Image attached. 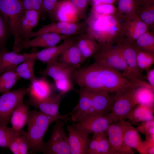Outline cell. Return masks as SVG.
Masks as SVG:
<instances>
[{
    "instance_id": "2e32d148",
    "label": "cell",
    "mask_w": 154,
    "mask_h": 154,
    "mask_svg": "<svg viewBox=\"0 0 154 154\" xmlns=\"http://www.w3.org/2000/svg\"><path fill=\"white\" fill-rule=\"evenodd\" d=\"M34 52L19 54L13 51L0 50V75L8 71L14 70L20 64L33 56Z\"/></svg>"
},
{
    "instance_id": "bcb514c9",
    "label": "cell",
    "mask_w": 154,
    "mask_h": 154,
    "mask_svg": "<svg viewBox=\"0 0 154 154\" xmlns=\"http://www.w3.org/2000/svg\"><path fill=\"white\" fill-rule=\"evenodd\" d=\"M99 133H94L89 143L88 154H97L98 143Z\"/></svg>"
},
{
    "instance_id": "30bf717a",
    "label": "cell",
    "mask_w": 154,
    "mask_h": 154,
    "mask_svg": "<svg viewBox=\"0 0 154 154\" xmlns=\"http://www.w3.org/2000/svg\"><path fill=\"white\" fill-rule=\"evenodd\" d=\"M134 89L126 92L116 93L115 97L112 99L110 107L112 112L110 113L114 122L126 118L137 105L133 96Z\"/></svg>"
},
{
    "instance_id": "277c9868",
    "label": "cell",
    "mask_w": 154,
    "mask_h": 154,
    "mask_svg": "<svg viewBox=\"0 0 154 154\" xmlns=\"http://www.w3.org/2000/svg\"><path fill=\"white\" fill-rule=\"evenodd\" d=\"M99 64L102 84L106 91L109 93H118L129 91L138 87L125 77L119 71Z\"/></svg>"
},
{
    "instance_id": "f6af8a7d",
    "label": "cell",
    "mask_w": 154,
    "mask_h": 154,
    "mask_svg": "<svg viewBox=\"0 0 154 154\" xmlns=\"http://www.w3.org/2000/svg\"><path fill=\"white\" fill-rule=\"evenodd\" d=\"M17 140L19 146V154L27 153L29 147L27 136V132L22 130L18 136Z\"/></svg>"
},
{
    "instance_id": "4316f807",
    "label": "cell",
    "mask_w": 154,
    "mask_h": 154,
    "mask_svg": "<svg viewBox=\"0 0 154 154\" xmlns=\"http://www.w3.org/2000/svg\"><path fill=\"white\" fill-rule=\"evenodd\" d=\"M154 91L149 86H141L135 88L133 96L137 105L141 104L154 109Z\"/></svg>"
},
{
    "instance_id": "8fae6325",
    "label": "cell",
    "mask_w": 154,
    "mask_h": 154,
    "mask_svg": "<svg viewBox=\"0 0 154 154\" xmlns=\"http://www.w3.org/2000/svg\"><path fill=\"white\" fill-rule=\"evenodd\" d=\"M64 95L59 93L40 101H34L27 100V104L39 109L44 114L56 119L66 121L70 119L68 117L69 113L62 115L59 112V108Z\"/></svg>"
},
{
    "instance_id": "1f68e13d",
    "label": "cell",
    "mask_w": 154,
    "mask_h": 154,
    "mask_svg": "<svg viewBox=\"0 0 154 154\" xmlns=\"http://www.w3.org/2000/svg\"><path fill=\"white\" fill-rule=\"evenodd\" d=\"M137 59L139 69L142 71L143 70L146 71L150 68L154 63L153 52L137 48Z\"/></svg>"
},
{
    "instance_id": "8992f818",
    "label": "cell",
    "mask_w": 154,
    "mask_h": 154,
    "mask_svg": "<svg viewBox=\"0 0 154 154\" xmlns=\"http://www.w3.org/2000/svg\"><path fill=\"white\" fill-rule=\"evenodd\" d=\"M24 11L22 0H0V13L6 19L11 28L14 37L13 50L15 52L21 39L18 33L17 25L19 19Z\"/></svg>"
},
{
    "instance_id": "ba28073f",
    "label": "cell",
    "mask_w": 154,
    "mask_h": 154,
    "mask_svg": "<svg viewBox=\"0 0 154 154\" xmlns=\"http://www.w3.org/2000/svg\"><path fill=\"white\" fill-rule=\"evenodd\" d=\"M28 91V87L19 88L3 93L0 96V126H7L13 111L23 100Z\"/></svg>"
},
{
    "instance_id": "f35d334b",
    "label": "cell",
    "mask_w": 154,
    "mask_h": 154,
    "mask_svg": "<svg viewBox=\"0 0 154 154\" xmlns=\"http://www.w3.org/2000/svg\"><path fill=\"white\" fill-rule=\"evenodd\" d=\"M147 27L143 21H134L129 28L131 37L133 40H136L139 37L146 32Z\"/></svg>"
},
{
    "instance_id": "60d3db41",
    "label": "cell",
    "mask_w": 154,
    "mask_h": 154,
    "mask_svg": "<svg viewBox=\"0 0 154 154\" xmlns=\"http://www.w3.org/2000/svg\"><path fill=\"white\" fill-rule=\"evenodd\" d=\"M72 78H68L54 81V85L59 93L64 95L74 90Z\"/></svg>"
},
{
    "instance_id": "5b68a950",
    "label": "cell",
    "mask_w": 154,
    "mask_h": 154,
    "mask_svg": "<svg viewBox=\"0 0 154 154\" xmlns=\"http://www.w3.org/2000/svg\"><path fill=\"white\" fill-rule=\"evenodd\" d=\"M48 141L44 142L42 152L45 154H70L68 137L64 126L66 121H56Z\"/></svg>"
},
{
    "instance_id": "ee69618b",
    "label": "cell",
    "mask_w": 154,
    "mask_h": 154,
    "mask_svg": "<svg viewBox=\"0 0 154 154\" xmlns=\"http://www.w3.org/2000/svg\"><path fill=\"white\" fill-rule=\"evenodd\" d=\"M118 8L121 11L129 13L132 12L138 4L135 0H118Z\"/></svg>"
},
{
    "instance_id": "ab89813d",
    "label": "cell",
    "mask_w": 154,
    "mask_h": 154,
    "mask_svg": "<svg viewBox=\"0 0 154 154\" xmlns=\"http://www.w3.org/2000/svg\"><path fill=\"white\" fill-rule=\"evenodd\" d=\"M97 154H114L105 133H99Z\"/></svg>"
},
{
    "instance_id": "d4e9b609",
    "label": "cell",
    "mask_w": 154,
    "mask_h": 154,
    "mask_svg": "<svg viewBox=\"0 0 154 154\" xmlns=\"http://www.w3.org/2000/svg\"><path fill=\"white\" fill-rule=\"evenodd\" d=\"M57 60L76 69L84 63L81 53L75 42H74L60 54Z\"/></svg>"
},
{
    "instance_id": "681fc988",
    "label": "cell",
    "mask_w": 154,
    "mask_h": 154,
    "mask_svg": "<svg viewBox=\"0 0 154 154\" xmlns=\"http://www.w3.org/2000/svg\"><path fill=\"white\" fill-rule=\"evenodd\" d=\"M19 135L11 141L7 148L12 153L14 154H19V146L17 138Z\"/></svg>"
},
{
    "instance_id": "44dd1931",
    "label": "cell",
    "mask_w": 154,
    "mask_h": 154,
    "mask_svg": "<svg viewBox=\"0 0 154 154\" xmlns=\"http://www.w3.org/2000/svg\"><path fill=\"white\" fill-rule=\"evenodd\" d=\"M89 91L91 95L92 106L88 115L107 113L110 109L112 101L109 93L106 91Z\"/></svg>"
},
{
    "instance_id": "9a60e30c",
    "label": "cell",
    "mask_w": 154,
    "mask_h": 154,
    "mask_svg": "<svg viewBox=\"0 0 154 154\" xmlns=\"http://www.w3.org/2000/svg\"><path fill=\"white\" fill-rule=\"evenodd\" d=\"M68 139L70 154H88V149L90 140L88 136L68 125Z\"/></svg>"
},
{
    "instance_id": "cb8c5ba5",
    "label": "cell",
    "mask_w": 154,
    "mask_h": 154,
    "mask_svg": "<svg viewBox=\"0 0 154 154\" xmlns=\"http://www.w3.org/2000/svg\"><path fill=\"white\" fill-rule=\"evenodd\" d=\"M125 60L132 74L138 79L145 81V77L142 71L139 68L137 62V48L130 45H125L119 47Z\"/></svg>"
},
{
    "instance_id": "11a10c76",
    "label": "cell",
    "mask_w": 154,
    "mask_h": 154,
    "mask_svg": "<svg viewBox=\"0 0 154 154\" xmlns=\"http://www.w3.org/2000/svg\"><path fill=\"white\" fill-rule=\"evenodd\" d=\"M113 2V3L117 1H118V0H112Z\"/></svg>"
},
{
    "instance_id": "836d02e7",
    "label": "cell",
    "mask_w": 154,
    "mask_h": 154,
    "mask_svg": "<svg viewBox=\"0 0 154 154\" xmlns=\"http://www.w3.org/2000/svg\"><path fill=\"white\" fill-rule=\"evenodd\" d=\"M21 131H17L7 126H0V147L7 148L10 142Z\"/></svg>"
},
{
    "instance_id": "f5cc1de1",
    "label": "cell",
    "mask_w": 154,
    "mask_h": 154,
    "mask_svg": "<svg viewBox=\"0 0 154 154\" xmlns=\"http://www.w3.org/2000/svg\"><path fill=\"white\" fill-rule=\"evenodd\" d=\"M137 4L142 5H149L153 3L154 0H135Z\"/></svg>"
},
{
    "instance_id": "f1b7e54d",
    "label": "cell",
    "mask_w": 154,
    "mask_h": 154,
    "mask_svg": "<svg viewBox=\"0 0 154 154\" xmlns=\"http://www.w3.org/2000/svg\"><path fill=\"white\" fill-rule=\"evenodd\" d=\"M36 59L33 56L26 60L19 65L15 69L17 75L21 78L31 82L36 78L34 74Z\"/></svg>"
},
{
    "instance_id": "ac0fdd59",
    "label": "cell",
    "mask_w": 154,
    "mask_h": 154,
    "mask_svg": "<svg viewBox=\"0 0 154 154\" xmlns=\"http://www.w3.org/2000/svg\"><path fill=\"white\" fill-rule=\"evenodd\" d=\"M75 39L72 36L63 40L61 44L46 48L39 51L34 52L36 60H38L46 64L57 60L59 56L74 41Z\"/></svg>"
},
{
    "instance_id": "ffe728a7",
    "label": "cell",
    "mask_w": 154,
    "mask_h": 154,
    "mask_svg": "<svg viewBox=\"0 0 154 154\" xmlns=\"http://www.w3.org/2000/svg\"><path fill=\"white\" fill-rule=\"evenodd\" d=\"M78 103L72 111L69 113L71 119L74 122H78L89 114L92 106L90 92L87 90L80 88L78 91Z\"/></svg>"
},
{
    "instance_id": "7a4b0ae2",
    "label": "cell",
    "mask_w": 154,
    "mask_h": 154,
    "mask_svg": "<svg viewBox=\"0 0 154 154\" xmlns=\"http://www.w3.org/2000/svg\"><path fill=\"white\" fill-rule=\"evenodd\" d=\"M86 32L101 46H108L112 38L116 33L119 24L116 19L111 15L98 17L90 16L86 19Z\"/></svg>"
},
{
    "instance_id": "f546056e",
    "label": "cell",
    "mask_w": 154,
    "mask_h": 154,
    "mask_svg": "<svg viewBox=\"0 0 154 154\" xmlns=\"http://www.w3.org/2000/svg\"><path fill=\"white\" fill-rule=\"evenodd\" d=\"M21 78L15 70L8 71L0 75V93L10 91L16 83Z\"/></svg>"
},
{
    "instance_id": "d6986e66",
    "label": "cell",
    "mask_w": 154,
    "mask_h": 154,
    "mask_svg": "<svg viewBox=\"0 0 154 154\" xmlns=\"http://www.w3.org/2000/svg\"><path fill=\"white\" fill-rule=\"evenodd\" d=\"M121 123L123 130L124 140L127 147L134 148L141 154H146L144 141L141 139L138 131L129 122L121 119Z\"/></svg>"
},
{
    "instance_id": "603a6c76",
    "label": "cell",
    "mask_w": 154,
    "mask_h": 154,
    "mask_svg": "<svg viewBox=\"0 0 154 154\" xmlns=\"http://www.w3.org/2000/svg\"><path fill=\"white\" fill-rule=\"evenodd\" d=\"M76 45L82 55L84 62L100 49V44L86 32L79 35L75 39Z\"/></svg>"
},
{
    "instance_id": "4dcf8cb0",
    "label": "cell",
    "mask_w": 154,
    "mask_h": 154,
    "mask_svg": "<svg viewBox=\"0 0 154 154\" xmlns=\"http://www.w3.org/2000/svg\"><path fill=\"white\" fill-rule=\"evenodd\" d=\"M39 19L29 20L23 13L19 19L17 25L18 31L21 39L26 40L28 36L33 31L32 29L37 25Z\"/></svg>"
},
{
    "instance_id": "e575fe53",
    "label": "cell",
    "mask_w": 154,
    "mask_h": 154,
    "mask_svg": "<svg viewBox=\"0 0 154 154\" xmlns=\"http://www.w3.org/2000/svg\"><path fill=\"white\" fill-rule=\"evenodd\" d=\"M136 44L139 49L153 52L154 37L150 34L145 32L136 40Z\"/></svg>"
},
{
    "instance_id": "5bb4252c",
    "label": "cell",
    "mask_w": 154,
    "mask_h": 154,
    "mask_svg": "<svg viewBox=\"0 0 154 154\" xmlns=\"http://www.w3.org/2000/svg\"><path fill=\"white\" fill-rule=\"evenodd\" d=\"M28 87L29 98L28 100L40 101L44 100L54 94L56 89L46 77L36 78L31 82Z\"/></svg>"
},
{
    "instance_id": "52a82bcc",
    "label": "cell",
    "mask_w": 154,
    "mask_h": 154,
    "mask_svg": "<svg viewBox=\"0 0 154 154\" xmlns=\"http://www.w3.org/2000/svg\"><path fill=\"white\" fill-rule=\"evenodd\" d=\"M114 120L111 114L89 115L72 126L88 136L91 133L106 132Z\"/></svg>"
},
{
    "instance_id": "9c48e42d",
    "label": "cell",
    "mask_w": 154,
    "mask_h": 154,
    "mask_svg": "<svg viewBox=\"0 0 154 154\" xmlns=\"http://www.w3.org/2000/svg\"><path fill=\"white\" fill-rule=\"evenodd\" d=\"M87 26L86 20L75 23L64 22H53L43 25L37 31H32L27 36V40L33 37L45 33H55L63 35L72 36L80 35L86 32Z\"/></svg>"
},
{
    "instance_id": "d590c367",
    "label": "cell",
    "mask_w": 154,
    "mask_h": 154,
    "mask_svg": "<svg viewBox=\"0 0 154 154\" xmlns=\"http://www.w3.org/2000/svg\"><path fill=\"white\" fill-rule=\"evenodd\" d=\"M116 10V8L112 3H104L93 5L90 16L98 17L111 15Z\"/></svg>"
},
{
    "instance_id": "484cf974",
    "label": "cell",
    "mask_w": 154,
    "mask_h": 154,
    "mask_svg": "<svg viewBox=\"0 0 154 154\" xmlns=\"http://www.w3.org/2000/svg\"><path fill=\"white\" fill-rule=\"evenodd\" d=\"M29 111L28 107L25 104L23 100L21 102L13 111L10 118L12 127L17 131L22 130L27 124Z\"/></svg>"
},
{
    "instance_id": "3957f363",
    "label": "cell",
    "mask_w": 154,
    "mask_h": 154,
    "mask_svg": "<svg viewBox=\"0 0 154 154\" xmlns=\"http://www.w3.org/2000/svg\"><path fill=\"white\" fill-rule=\"evenodd\" d=\"M93 56L95 62L123 71V75L129 80L132 82L136 79L128 66L119 47L112 48L109 46H101Z\"/></svg>"
},
{
    "instance_id": "8d00e7d4",
    "label": "cell",
    "mask_w": 154,
    "mask_h": 154,
    "mask_svg": "<svg viewBox=\"0 0 154 154\" xmlns=\"http://www.w3.org/2000/svg\"><path fill=\"white\" fill-rule=\"evenodd\" d=\"M24 11L33 9L40 13L43 19L45 18L47 13L43 5L42 0H22Z\"/></svg>"
},
{
    "instance_id": "7bdbcfd3",
    "label": "cell",
    "mask_w": 154,
    "mask_h": 154,
    "mask_svg": "<svg viewBox=\"0 0 154 154\" xmlns=\"http://www.w3.org/2000/svg\"><path fill=\"white\" fill-rule=\"evenodd\" d=\"M77 10L80 19H86V11L88 4L87 0H70Z\"/></svg>"
},
{
    "instance_id": "c3c4849f",
    "label": "cell",
    "mask_w": 154,
    "mask_h": 154,
    "mask_svg": "<svg viewBox=\"0 0 154 154\" xmlns=\"http://www.w3.org/2000/svg\"><path fill=\"white\" fill-rule=\"evenodd\" d=\"M23 14L26 18L30 21L39 19L40 16L39 12L33 9L24 11Z\"/></svg>"
},
{
    "instance_id": "7c38bea8",
    "label": "cell",
    "mask_w": 154,
    "mask_h": 154,
    "mask_svg": "<svg viewBox=\"0 0 154 154\" xmlns=\"http://www.w3.org/2000/svg\"><path fill=\"white\" fill-rule=\"evenodd\" d=\"M72 36L55 33H43L30 40L20 39L16 52L19 53L24 48L37 47L47 48L57 45L60 42Z\"/></svg>"
},
{
    "instance_id": "74e56055",
    "label": "cell",
    "mask_w": 154,
    "mask_h": 154,
    "mask_svg": "<svg viewBox=\"0 0 154 154\" xmlns=\"http://www.w3.org/2000/svg\"><path fill=\"white\" fill-rule=\"evenodd\" d=\"M142 123L136 129L138 131L145 135L146 140L154 141V119Z\"/></svg>"
},
{
    "instance_id": "6da1fadb",
    "label": "cell",
    "mask_w": 154,
    "mask_h": 154,
    "mask_svg": "<svg viewBox=\"0 0 154 154\" xmlns=\"http://www.w3.org/2000/svg\"><path fill=\"white\" fill-rule=\"evenodd\" d=\"M57 120L36 109L29 111L27 136L31 152H42L44 136L50 125Z\"/></svg>"
},
{
    "instance_id": "7dc6e473",
    "label": "cell",
    "mask_w": 154,
    "mask_h": 154,
    "mask_svg": "<svg viewBox=\"0 0 154 154\" xmlns=\"http://www.w3.org/2000/svg\"><path fill=\"white\" fill-rule=\"evenodd\" d=\"M141 18L145 24H152L154 21V13L149 11L143 12L141 15Z\"/></svg>"
},
{
    "instance_id": "e0dca14e",
    "label": "cell",
    "mask_w": 154,
    "mask_h": 154,
    "mask_svg": "<svg viewBox=\"0 0 154 154\" xmlns=\"http://www.w3.org/2000/svg\"><path fill=\"white\" fill-rule=\"evenodd\" d=\"M76 69L56 60L47 64L46 68L38 73L42 76H49L55 81L72 78V74Z\"/></svg>"
},
{
    "instance_id": "83f0119b",
    "label": "cell",
    "mask_w": 154,
    "mask_h": 154,
    "mask_svg": "<svg viewBox=\"0 0 154 154\" xmlns=\"http://www.w3.org/2000/svg\"><path fill=\"white\" fill-rule=\"evenodd\" d=\"M153 110V108L138 104L132 110L126 118L133 123L151 121L154 119Z\"/></svg>"
},
{
    "instance_id": "4fadbf2b",
    "label": "cell",
    "mask_w": 154,
    "mask_h": 154,
    "mask_svg": "<svg viewBox=\"0 0 154 154\" xmlns=\"http://www.w3.org/2000/svg\"><path fill=\"white\" fill-rule=\"evenodd\" d=\"M106 132L114 154L134 153L132 149L127 147L124 143L123 127L119 121L111 124Z\"/></svg>"
},
{
    "instance_id": "d6a6232c",
    "label": "cell",
    "mask_w": 154,
    "mask_h": 154,
    "mask_svg": "<svg viewBox=\"0 0 154 154\" xmlns=\"http://www.w3.org/2000/svg\"><path fill=\"white\" fill-rule=\"evenodd\" d=\"M11 35V31L7 21L0 13V50H8L6 43Z\"/></svg>"
},
{
    "instance_id": "f907efd6",
    "label": "cell",
    "mask_w": 154,
    "mask_h": 154,
    "mask_svg": "<svg viewBox=\"0 0 154 154\" xmlns=\"http://www.w3.org/2000/svg\"><path fill=\"white\" fill-rule=\"evenodd\" d=\"M146 71V78L148 83L154 90V68H150Z\"/></svg>"
},
{
    "instance_id": "816d5d0a",
    "label": "cell",
    "mask_w": 154,
    "mask_h": 154,
    "mask_svg": "<svg viewBox=\"0 0 154 154\" xmlns=\"http://www.w3.org/2000/svg\"><path fill=\"white\" fill-rule=\"evenodd\" d=\"M144 142L146 154H154V141L146 140Z\"/></svg>"
},
{
    "instance_id": "b9f144b4",
    "label": "cell",
    "mask_w": 154,
    "mask_h": 154,
    "mask_svg": "<svg viewBox=\"0 0 154 154\" xmlns=\"http://www.w3.org/2000/svg\"><path fill=\"white\" fill-rule=\"evenodd\" d=\"M44 8L53 22H55V12L59 0H42Z\"/></svg>"
},
{
    "instance_id": "db71d44e",
    "label": "cell",
    "mask_w": 154,
    "mask_h": 154,
    "mask_svg": "<svg viewBox=\"0 0 154 154\" xmlns=\"http://www.w3.org/2000/svg\"><path fill=\"white\" fill-rule=\"evenodd\" d=\"M88 3L92 2L93 0H87Z\"/></svg>"
},
{
    "instance_id": "7402d4cb",
    "label": "cell",
    "mask_w": 154,
    "mask_h": 154,
    "mask_svg": "<svg viewBox=\"0 0 154 154\" xmlns=\"http://www.w3.org/2000/svg\"><path fill=\"white\" fill-rule=\"evenodd\" d=\"M78 11L70 0H59L55 12V20L70 23H78Z\"/></svg>"
}]
</instances>
